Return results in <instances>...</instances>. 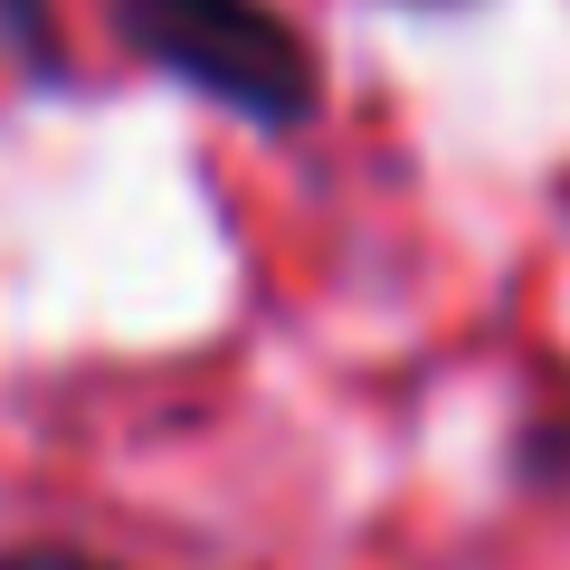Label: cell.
Returning a JSON list of instances; mask_svg holds the SVG:
<instances>
[{
  "instance_id": "6da1fadb",
  "label": "cell",
  "mask_w": 570,
  "mask_h": 570,
  "mask_svg": "<svg viewBox=\"0 0 570 570\" xmlns=\"http://www.w3.org/2000/svg\"><path fill=\"white\" fill-rule=\"evenodd\" d=\"M115 20L153 67H171L200 96L238 105L247 124H305L314 115V48L266 0H115Z\"/></svg>"
},
{
  "instance_id": "7a4b0ae2",
  "label": "cell",
  "mask_w": 570,
  "mask_h": 570,
  "mask_svg": "<svg viewBox=\"0 0 570 570\" xmlns=\"http://www.w3.org/2000/svg\"><path fill=\"white\" fill-rule=\"evenodd\" d=\"M0 570H115V561H86V551H10Z\"/></svg>"
}]
</instances>
